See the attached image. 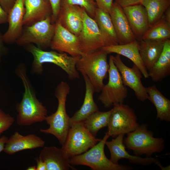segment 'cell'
<instances>
[{
    "instance_id": "6da1fadb",
    "label": "cell",
    "mask_w": 170,
    "mask_h": 170,
    "mask_svg": "<svg viewBox=\"0 0 170 170\" xmlns=\"http://www.w3.org/2000/svg\"><path fill=\"white\" fill-rule=\"evenodd\" d=\"M15 72L22 80L25 89L21 101L16 106L17 124L20 126H27L45 121L48 116L47 110L37 98L27 76L26 66L23 64H20Z\"/></svg>"
},
{
    "instance_id": "7a4b0ae2",
    "label": "cell",
    "mask_w": 170,
    "mask_h": 170,
    "mask_svg": "<svg viewBox=\"0 0 170 170\" xmlns=\"http://www.w3.org/2000/svg\"><path fill=\"white\" fill-rule=\"evenodd\" d=\"M25 46V49L33 57L31 70L32 73L41 74L43 70V64L50 63L61 68L67 73L70 79L73 80L80 78L76 65L81 56L73 57L65 53L44 51L32 43Z\"/></svg>"
},
{
    "instance_id": "3957f363",
    "label": "cell",
    "mask_w": 170,
    "mask_h": 170,
    "mask_svg": "<svg viewBox=\"0 0 170 170\" xmlns=\"http://www.w3.org/2000/svg\"><path fill=\"white\" fill-rule=\"evenodd\" d=\"M70 91V87L65 82L62 81L57 86L54 93L58 101L57 109L54 113L47 116L45 118V121L49 125V127L40 130L41 133L54 135L62 145L65 141L70 128V117L66 109L67 98Z\"/></svg>"
},
{
    "instance_id": "277c9868",
    "label": "cell",
    "mask_w": 170,
    "mask_h": 170,
    "mask_svg": "<svg viewBox=\"0 0 170 170\" xmlns=\"http://www.w3.org/2000/svg\"><path fill=\"white\" fill-rule=\"evenodd\" d=\"M107 54L101 49L83 53L76 65L77 71L88 77L96 93L101 92L107 76L109 68Z\"/></svg>"
},
{
    "instance_id": "5b68a950",
    "label": "cell",
    "mask_w": 170,
    "mask_h": 170,
    "mask_svg": "<svg viewBox=\"0 0 170 170\" xmlns=\"http://www.w3.org/2000/svg\"><path fill=\"white\" fill-rule=\"evenodd\" d=\"M147 124L139 125L134 131L128 133L123 143L128 150H132L136 156L145 155L151 157L164 149L165 140L162 138H155L151 131L148 130Z\"/></svg>"
},
{
    "instance_id": "8992f818",
    "label": "cell",
    "mask_w": 170,
    "mask_h": 170,
    "mask_svg": "<svg viewBox=\"0 0 170 170\" xmlns=\"http://www.w3.org/2000/svg\"><path fill=\"white\" fill-rule=\"evenodd\" d=\"M110 137L107 132L103 138L86 152L70 158L71 164L87 166L93 170H131L128 166L115 164L105 155L104 148Z\"/></svg>"
},
{
    "instance_id": "52a82bcc",
    "label": "cell",
    "mask_w": 170,
    "mask_h": 170,
    "mask_svg": "<svg viewBox=\"0 0 170 170\" xmlns=\"http://www.w3.org/2000/svg\"><path fill=\"white\" fill-rule=\"evenodd\" d=\"M51 16L31 26H24L22 33L15 42L20 46L34 43L42 50L50 47L55 27Z\"/></svg>"
},
{
    "instance_id": "ba28073f",
    "label": "cell",
    "mask_w": 170,
    "mask_h": 170,
    "mask_svg": "<svg viewBox=\"0 0 170 170\" xmlns=\"http://www.w3.org/2000/svg\"><path fill=\"white\" fill-rule=\"evenodd\" d=\"M113 56L111 55L109 57L108 82L104 85L98 98L105 108L115 104L124 103L128 94V89L123 83L120 73L113 62Z\"/></svg>"
},
{
    "instance_id": "9c48e42d",
    "label": "cell",
    "mask_w": 170,
    "mask_h": 170,
    "mask_svg": "<svg viewBox=\"0 0 170 170\" xmlns=\"http://www.w3.org/2000/svg\"><path fill=\"white\" fill-rule=\"evenodd\" d=\"M92 134L83 122L73 124L69 130L62 148L70 158L81 154L101 140Z\"/></svg>"
},
{
    "instance_id": "30bf717a",
    "label": "cell",
    "mask_w": 170,
    "mask_h": 170,
    "mask_svg": "<svg viewBox=\"0 0 170 170\" xmlns=\"http://www.w3.org/2000/svg\"><path fill=\"white\" fill-rule=\"evenodd\" d=\"M107 126V132L115 138L121 134H127L139 126L134 110L124 103L114 105Z\"/></svg>"
},
{
    "instance_id": "8fae6325",
    "label": "cell",
    "mask_w": 170,
    "mask_h": 170,
    "mask_svg": "<svg viewBox=\"0 0 170 170\" xmlns=\"http://www.w3.org/2000/svg\"><path fill=\"white\" fill-rule=\"evenodd\" d=\"M77 37L80 50L82 53L93 52L109 46L95 20L85 10L84 12L83 27Z\"/></svg>"
},
{
    "instance_id": "7c38bea8",
    "label": "cell",
    "mask_w": 170,
    "mask_h": 170,
    "mask_svg": "<svg viewBox=\"0 0 170 170\" xmlns=\"http://www.w3.org/2000/svg\"><path fill=\"white\" fill-rule=\"evenodd\" d=\"M113 62L119 72L124 85L132 89L137 99L144 102L149 97L146 88L142 84V73L138 67L134 64L130 68L122 62L120 55L117 54L113 56Z\"/></svg>"
},
{
    "instance_id": "4fadbf2b",
    "label": "cell",
    "mask_w": 170,
    "mask_h": 170,
    "mask_svg": "<svg viewBox=\"0 0 170 170\" xmlns=\"http://www.w3.org/2000/svg\"><path fill=\"white\" fill-rule=\"evenodd\" d=\"M54 35L50 47L53 50L65 53L73 57L81 56L80 43L77 36L64 27L56 20Z\"/></svg>"
},
{
    "instance_id": "5bb4252c",
    "label": "cell",
    "mask_w": 170,
    "mask_h": 170,
    "mask_svg": "<svg viewBox=\"0 0 170 170\" xmlns=\"http://www.w3.org/2000/svg\"><path fill=\"white\" fill-rule=\"evenodd\" d=\"M125 134H121L111 141H106L105 145L110 153V160L115 164H119L120 160L128 159L132 163L140 164L143 166L148 165L152 163L158 166L160 163L157 159L152 157L144 158L136 155L130 154L126 150L123 143Z\"/></svg>"
},
{
    "instance_id": "9a60e30c",
    "label": "cell",
    "mask_w": 170,
    "mask_h": 170,
    "mask_svg": "<svg viewBox=\"0 0 170 170\" xmlns=\"http://www.w3.org/2000/svg\"><path fill=\"white\" fill-rule=\"evenodd\" d=\"M24 0H17L8 13V27L7 31L3 35L5 43L15 42L22 33L25 10Z\"/></svg>"
},
{
    "instance_id": "2e32d148",
    "label": "cell",
    "mask_w": 170,
    "mask_h": 170,
    "mask_svg": "<svg viewBox=\"0 0 170 170\" xmlns=\"http://www.w3.org/2000/svg\"><path fill=\"white\" fill-rule=\"evenodd\" d=\"M85 10L77 5L61 6L57 20L64 27L78 36L83 27Z\"/></svg>"
},
{
    "instance_id": "e0dca14e",
    "label": "cell",
    "mask_w": 170,
    "mask_h": 170,
    "mask_svg": "<svg viewBox=\"0 0 170 170\" xmlns=\"http://www.w3.org/2000/svg\"><path fill=\"white\" fill-rule=\"evenodd\" d=\"M120 45L137 39L129 24L123 8L117 3H113L109 13Z\"/></svg>"
},
{
    "instance_id": "ac0fdd59",
    "label": "cell",
    "mask_w": 170,
    "mask_h": 170,
    "mask_svg": "<svg viewBox=\"0 0 170 170\" xmlns=\"http://www.w3.org/2000/svg\"><path fill=\"white\" fill-rule=\"evenodd\" d=\"M123 9L136 39L140 40L149 28L146 9L140 3L126 7Z\"/></svg>"
},
{
    "instance_id": "d6986e66",
    "label": "cell",
    "mask_w": 170,
    "mask_h": 170,
    "mask_svg": "<svg viewBox=\"0 0 170 170\" xmlns=\"http://www.w3.org/2000/svg\"><path fill=\"white\" fill-rule=\"evenodd\" d=\"M45 142L34 134L23 135L16 131L8 139L3 151L10 155L24 150L43 147Z\"/></svg>"
},
{
    "instance_id": "ffe728a7",
    "label": "cell",
    "mask_w": 170,
    "mask_h": 170,
    "mask_svg": "<svg viewBox=\"0 0 170 170\" xmlns=\"http://www.w3.org/2000/svg\"><path fill=\"white\" fill-rule=\"evenodd\" d=\"M38 157L46 163L47 170H76L71 165L70 158L62 148L55 146H45Z\"/></svg>"
},
{
    "instance_id": "44dd1931",
    "label": "cell",
    "mask_w": 170,
    "mask_h": 170,
    "mask_svg": "<svg viewBox=\"0 0 170 170\" xmlns=\"http://www.w3.org/2000/svg\"><path fill=\"white\" fill-rule=\"evenodd\" d=\"M24 26H29L51 16L52 10L49 0H25Z\"/></svg>"
},
{
    "instance_id": "7402d4cb",
    "label": "cell",
    "mask_w": 170,
    "mask_h": 170,
    "mask_svg": "<svg viewBox=\"0 0 170 170\" xmlns=\"http://www.w3.org/2000/svg\"><path fill=\"white\" fill-rule=\"evenodd\" d=\"M139 49V42L136 39L126 44L111 45L103 47L101 49L108 54L116 53L127 58L138 67L144 77L148 78L149 77L148 71L142 60Z\"/></svg>"
},
{
    "instance_id": "603a6c76",
    "label": "cell",
    "mask_w": 170,
    "mask_h": 170,
    "mask_svg": "<svg viewBox=\"0 0 170 170\" xmlns=\"http://www.w3.org/2000/svg\"><path fill=\"white\" fill-rule=\"evenodd\" d=\"M82 75L85 84L84 101L80 109L70 118V127L75 123L83 122L92 114L99 110V108L94 99V94L95 92L94 88L88 77L85 75Z\"/></svg>"
},
{
    "instance_id": "cb8c5ba5",
    "label": "cell",
    "mask_w": 170,
    "mask_h": 170,
    "mask_svg": "<svg viewBox=\"0 0 170 170\" xmlns=\"http://www.w3.org/2000/svg\"><path fill=\"white\" fill-rule=\"evenodd\" d=\"M166 40H140L139 41L140 55L147 71L152 68L159 59Z\"/></svg>"
},
{
    "instance_id": "d4e9b609",
    "label": "cell",
    "mask_w": 170,
    "mask_h": 170,
    "mask_svg": "<svg viewBox=\"0 0 170 170\" xmlns=\"http://www.w3.org/2000/svg\"><path fill=\"white\" fill-rule=\"evenodd\" d=\"M148 73L149 77L155 82L161 81L170 75V39L165 41L162 51L159 59Z\"/></svg>"
},
{
    "instance_id": "484cf974",
    "label": "cell",
    "mask_w": 170,
    "mask_h": 170,
    "mask_svg": "<svg viewBox=\"0 0 170 170\" xmlns=\"http://www.w3.org/2000/svg\"><path fill=\"white\" fill-rule=\"evenodd\" d=\"M146 89L149 100L156 108V119L170 122V100L164 96L155 85L146 88Z\"/></svg>"
},
{
    "instance_id": "4316f807",
    "label": "cell",
    "mask_w": 170,
    "mask_h": 170,
    "mask_svg": "<svg viewBox=\"0 0 170 170\" xmlns=\"http://www.w3.org/2000/svg\"><path fill=\"white\" fill-rule=\"evenodd\" d=\"M94 19L109 46L118 44L117 37L109 14L97 8Z\"/></svg>"
},
{
    "instance_id": "83f0119b",
    "label": "cell",
    "mask_w": 170,
    "mask_h": 170,
    "mask_svg": "<svg viewBox=\"0 0 170 170\" xmlns=\"http://www.w3.org/2000/svg\"><path fill=\"white\" fill-rule=\"evenodd\" d=\"M146 10L149 27L158 22L170 6V0H143L140 3Z\"/></svg>"
},
{
    "instance_id": "f1b7e54d",
    "label": "cell",
    "mask_w": 170,
    "mask_h": 170,
    "mask_svg": "<svg viewBox=\"0 0 170 170\" xmlns=\"http://www.w3.org/2000/svg\"><path fill=\"white\" fill-rule=\"evenodd\" d=\"M112 109L107 111L95 112L88 116L83 122L85 127L95 136L101 129L107 127Z\"/></svg>"
},
{
    "instance_id": "f546056e",
    "label": "cell",
    "mask_w": 170,
    "mask_h": 170,
    "mask_svg": "<svg viewBox=\"0 0 170 170\" xmlns=\"http://www.w3.org/2000/svg\"><path fill=\"white\" fill-rule=\"evenodd\" d=\"M170 38V24L162 17L158 22L149 27L140 40H166Z\"/></svg>"
},
{
    "instance_id": "4dcf8cb0",
    "label": "cell",
    "mask_w": 170,
    "mask_h": 170,
    "mask_svg": "<svg viewBox=\"0 0 170 170\" xmlns=\"http://www.w3.org/2000/svg\"><path fill=\"white\" fill-rule=\"evenodd\" d=\"M65 5H74L83 8L88 14L94 19L97 8L94 0H61L60 6Z\"/></svg>"
},
{
    "instance_id": "1f68e13d",
    "label": "cell",
    "mask_w": 170,
    "mask_h": 170,
    "mask_svg": "<svg viewBox=\"0 0 170 170\" xmlns=\"http://www.w3.org/2000/svg\"><path fill=\"white\" fill-rule=\"evenodd\" d=\"M14 121L13 117L0 109V135L9 129Z\"/></svg>"
},
{
    "instance_id": "d6a6232c",
    "label": "cell",
    "mask_w": 170,
    "mask_h": 170,
    "mask_svg": "<svg viewBox=\"0 0 170 170\" xmlns=\"http://www.w3.org/2000/svg\"><path fill=\"white\" fill-rule=\"evenodd\" d=\"M97 8L109 13L112 8L113 0H94Z\"/></svg>"
},
{
    "instance_id": "836d02e7",
    "label": "cell",
    "mask_w": 170,
    "mask_h": 170,
    "mask_svg": "<svg viewBox=\"0 0 170 170\" xmlns=\"http://www.w3.org/2000/svg\"><path fill=\"white\" fill-rule=\"evenodd\" d=\"M52 10L51 20L52 23L55 22L57 20L60 8L61 0H49Z\"/></svg>"
},
{
    "instance_id": "e575fe53",
    "label": "cell",
    "mask_w": 170,
    "mask_h": 170,
    "mask_svg": "<svg viewBox=\"0 0 170 170\" xmlns=\"http://www.w3.org/2000/svg\"><path fill=\"white\" fill-rule=\"evenodd\" d=\"M17 0H0V4L4 10L8 14Z\"/></svg>"
},
{
    "instance_id": "d590c367",
    "label": "cell",
    "mask_w": 170,
    "mask_h": 170,
    "mask_svg": "<svg viewBox=\"0 0 170 170\" xmlns=\"http://www.w3.org/2000/svg\"><path fill=\"white\" fill-rule=\"evenodd\" d=\"M143 0H116V1L122 8L140 4Z\"/></svg>"
},
{
    "instance_id": "8d00e7d4",
    "label": "cell",
    "mask_w": 170,
    "mask_h": 170,
    "mask_svg": "<svg viewBox=\"0 0 170 170\" xmlns=\"http://www.w3.org/2000/svg\"><path fill=\"white\" fill-rule=\"evenodd\" d=\"M8 14L3 9L0 4V25L8 22Z\"/></svg>"
},
{
    "instance_id": "74e56055",
    "label": "cell",
    "mask_w": 170,
    "mask_h": 170,
    "mask_svg": "<svg viewBox=\"0 0 170 170\" xmlns=\"http://www.w3.org/2000/svg\"><path fill=\"white\" fill-rule=\"evenodd\" d=\"M37 165L36 170H47V165L44 162L38 157L35 158Z\"/></svg>"
},
{
    "instance_id": "f35d334b",
    "label": "cell",
    "mask_w": 170,
    "mask_h": 170,
    "mask_svg": "<svg viewBox=\"0 0 170 170\" xmlns=\"http://www.w3.org/2000/svg\"><path fill=\"white\" fill-rule=\"evenodd\" d=\"M3 35L0 32V62L1 57L7 52V48L4 45Z\"/></svg>"
},
{
    "instance_id": "ab89813d",
    "label": "cell",
    "mask_w": 170,
    "mask_h": 170,
    "mask_svg": "<svg viewBox=\"0 0 170 170\" xmlns=\"http://www.w3.org/2000/svg\"><path fill=\"white\" fill-rule=\"evenodd\" d=\"M8 139V138L5 135H3L0 138V153L3 151Z\"/></svg>"
},
{
    "instance_id": "60d3db41",
    "label": "cell",
    "mask_w": 170,
    "mask_h": 170,
    "mask_svg": "<svg viewBox=\"0 0 170 170\" xmlns=\"http://www.w3.org/2000/svg\"><path fill=\"white\" fill-rule=\"evenodd\" d=\"M162 17L169 24H170V7L166 10Z\"/></svg>"
},
{
    "instance_id": "b9f144b4",
    "label": "cell",
    "mask_w": 170,
    "mask_h": 170,
    "mask_svg": "<svg viewBox=\"0 0 170 170\" xmlns=\"http://www.w3.org/2000/svg\"><path fill=\"white\" fill-rule=\"evenodd\" d=\"M27 170H36V166L35 165L29 167L26 169Z\"/></svg>"
}]
</instances>
